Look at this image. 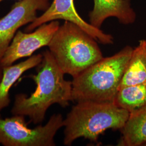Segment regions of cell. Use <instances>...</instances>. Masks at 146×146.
Here are the masks:
<instances>
[{"instance_id": "ba28073f", "label": "cell", "mask_w": 146, "mask_h": 146, "mask_svg": "<svg viewBox=\"0 0 146 146\" xmlns=\"http://www.w3.org/2000/svg\"><path fill=\"white\" fill-rule=\"evenodd\" d=\"M50 5L49 0L18 1L0 19V60L19 29L33 22L37 17V11H45Z\"/></svg>"}, {"instance_id": "7a4b0ae2", "label": "cell", "mask_w": 146, "mask_h": 146, "mask_svg": "<svg viewBox=\"0 0 146 146\" xmlns=\"http://www.w3.org/2000/svg\"><path fill=\"white\" fill-rule=\"evenodd\" d=\"M133 48L127 46L87 68L72 82V101L113 102Z\"/></svg>"}, {"instance_id": "5b68a950", "label": "cell", "mask_w": 146, "mask_h": 146, "mask_svg": "<svg viewBox=\"0 0 146 146\" xmlns=\"http://www.w3.org/2000/svg\"><path fill=\"white\" fill-rule=\"evenodd\" d=\"M62 115L54 114L44 125L34 128L23 115H13L11 117H0V145L4 146H54V137L63 127Z\"/></svg>"}, {"instance_id": "e0dca14e", "label": "cell", "mask_w": 146, "mask_h": 146, "mask_svg": "<svg viewBox=\"0 0 146 146\" xmlns=\"http://www.w3.org/2000/svg\"></svg>"}, {"instance_id": "30bf717a", "label": "cell", "mask_w": 146, "mask_h": 146, "mask_svg": "<svg viewBox=\"0 0 146 146\" xmlns=\"http://www.w3.org/2000/svg\"><path fill=\"white\" fill-rule=\"evenodd\" d=\"M42 58V54H38L32 55L23 62L3 67L0 81V111L10 104L9 91L13 85L25 72L36 67L41 62Z\"/></svg>"}, {"instance_id": "9a60e30c", "label": "cell", "mask_w": 146, "mask_h": 146, "mask_svg": "<svg viewBox=\"0 0 146 146\" xmlns=\"http://www.w3.org/2000/svg\"><path fill=\"white\" fill-rule=\"evenodd\" d=\"M3 1H4V0H0V2H1ZM17 1H20V0H17Z\"/></svg>"}, {"instance_id": "277c9868", "label": "cell", "mask_w": 146, "mask_h": 146, "mask_svg": "<svg viewBox=\"0 0 146 146\" xmlns=\"http://www.w3.org/2000/svg\"><path fill=\"white\" fill-rule=\"evenodd\" d=\"M48 47L63 73L73 78L104 58L94 38L69 21L60 26Z\"/></svg>"}, {"instance_id": "52a82bcc", "label": "cell", "mask_w": 146, "mask_h": 146, "mask_svg": "<svg viewBox=\"0 0 146 146\" xmlns=\"http://www.w3.org/2000/svg\"><path fill=\"white\" fill-rule=\"evenodd\" d=\"M59 20L69 21L77 25L97 42L102 44H112L114 43V37L111 35L93 26L80 16L76 10L74 0H54L41 15L37 17L34 21L28 24L25 31L27 33L33 31L44 23Z\"/></svg>"}, {"instance_id": "3957f363", "label": "cell", "mask_w": 146, "mask_h": 146, "mask_svg": "<svg viewBox=\"0 0 146 146\" xmlns=\"http://www.w3.org/2000/svg\"><path fill=\"white\" fill-rule=\"evenodd\" d=\"M129 115V111L118 107L114 102H77L63 120V144L71 146L81 137L97 142L100 135L108 129L120 131Z\"/></svg>"}, {"instance_id": "2e32d148", "label": "cell", "mask_w": 146, "mask_h": 146, "mask_svg": "<svg viewBox=\"0 0 146 146\" xmlns=\"http://www.w3.org/2000/svg\"><path fill=\"white\" fill-rule=\"evenodd\" d=\"M145 146H146V144H145Z\"/></svg>"}, {"instance_id": "6da1fadb", "label": "cell", "mask_w": 146, "mask_h": 146, "mask_svg": "<svg viewBox=\"0 0 146 146\" xmlns=\"http://www.w3.org/2000/svg\"><path fill=\"white\" fill-rule=\"evenodd\" d=\"M42 61L36 67V74L29 76L36 85L35 90L29 96L16 95L11 110L13 115L28 116L35 125L44 121L52 104L64 108L72 101V82L65 80V74L49 50L42 52Z\"/></svg>"}, {"instance_id": "8992f818", "label": "cell", "mask_w": 146, "mask_h": 146, "mask_svg": "<svg viewBox=\"0 0 146 146\" xmlns=\"http://www.w3.org/2000/svg\"><path fill=\"white\" fill-rule=\"evenodd\" d=\"M60 26L58 20L38 27L29 33L18 31L0 60L2 67L12 65L22 58L31 57L37 50L48 46Z\"/></svg>"}, {"instance_id": "5bb4252c", "label": "cell", "mask_w": 146, "mask_h": 146, "mask_svg": "<svg viewBox=\"0 0 146 146\" xmlns=\"http://www.w3.org/2000/svg\"><path fill=\"white\" fill-rule=\"evenodd\" d=\"M2 69H3V67H2L1 63H0V81L2 78Z\"/></svg>"}, {"instance_id": "7c38bea8", "label": "cell", "mask_w": 146, "mask_h": 146, "mask_svg": "<svg viewBox=\"0 0 146 146\" xmlns=\"http://www.w3.org/2000/svg\"><path fill=\"white\" fill-rule=\"evenodd\" d=\"M146 81V40H141L133 49L125 67L120 87L142 84Z\"/></svg>"}, {"instance_id": "4fadbf2b", "label": "cell", "mask_w": 146, "mask_h": 146, "mask_svg": "<svg viewBox=\"0 0 146 146\" xmlns=\"http://www.w3.org/2000/svg\"><path fill=\"white\" fill-rule=\"evenodd\" d=\"M118 107L131 113L146 105V81L119 89L114 100Z\"/></svg>"}, {"instance_id": "9c48e42d", "label": "cell", "mask_w": 146, "mask_h": 146, "mask_svg": "<svg viewBox=\"0 0 146 146\" xmlns=\"http://www.w3.org/2000/svg\"><path fill=\"white\" fill-rule=\"evenodd\" d=\"M110 17H115L125 25L134 23L136 14L131 7V0H94L93 9L89 13V23L100 29Z\"/></svg>"}, {"instance_id": "8fae6325", "label": "cell", "mask_w": 146, "mask_h": 146, "mask_svg": "<svg viewBox=\"0 0 146 146\" xmlns=\"http://www.w3.org/2000/svg\"><path fill=\"white\" fill-rule=\"evenodd\" d=\"M117 145L145 146L146 144V105L129 113Z\"/></svg>"}]
</instances>
